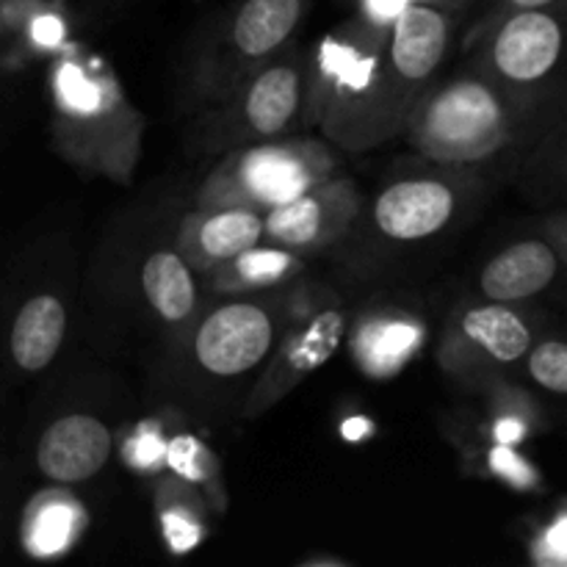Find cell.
I'll return each instance as SVG.
<instances>
[{
    "label": "cell",
    "mask_w": 567,
    "mask_h": 567,
    "mask_svg": "<svg viewBox=\"0 0 567 567\" xmlns=\"http://www.w3.org/2000/svg\"><path fill=\"white\" fill-rule=\"evenodd\" d=\"M324 125L343 144H371L396 131L419 94L402 83L388 59V25L363 20L321 48Z\"/></svg>",
    "instance_id": "obj_1"
},
{
    "label": "cell",
    "mask_w": 567,
    "mask_h": 567,
    "mask_svg": "<svg viewBox=\"0 0 567 567\" xmlns=\"http://www.w3.org/2000/svg\"><path fill=\"white\" fill-rule=\"evenodd\" d=\"M421 155L443 166H474L513 142V109L502 89L460 75L426 89L408 116Z\"/></svg>",
    "instance_id": "obj_2"
},
{
    "label": "cell",
    "mask_w": 567,
    "mask_h": 567,
    "mask_svg": "<svg viewBox=\"0 0 567 567\" xmlns=\"http://www.w3.org/2000/svg\"><path fill=\"white\" fill-rule=\"evenodd\" d=\"M332 175V158L316 142H266L230 155L205 183L203 208H252L266 214Z\"/></svg>",
    "instance_id": "obj_3"
},
{
    "label": "cell",
    "mask_w": 567,
    "mask_h": 567,
    "mask_svg": "<svg viewBox=\"0 0 567 567\" xmlns=\"http://www.w3.org/2000/svg\"><path fill=\"white\" fill-rule=\"evenodd\" d=\"M491 66L509 86H537L557 66L563 53V22L551 9L504 11L491 33Z\"/></svg>",
    "instance_id": "obj_4"
},
{
    "label": "cell",
    "mask_w": 567,
    "mask_h": 567,
    "mask_svg": "<svg viewBox=\"0 0 567 567\" xmlns=\"http://www.w3.org/2000/svg\"><path fill=\"white\" fill-rule=\"evenodd\" d=\"M275 347V321L260 305L227 302L203 319L194 336V358L208 374L238 377L252 371Z\"/></svg>",
    "instance_id": "obj_5"
},
{
    "label": "cell",
    "mask_w": 567,
    "mask_h": 567,
    "mask_svg": "<svg viewBox=\"0 0 567 567\" xmlns=\"http://www.w3.org/2000/svg\"><path fill=\"white\" fill-rule=\"evenodd\" d=\"M358 214V194L347 181H321L299 197L266 210L264 241L286 249L327 247L347 233Z\"/></svg>",
    "instance_id": "obj_6"
},
{
    "label": "cell",
    "mask_w": 567,
    "mask_h": 567,
    "mask_svg": "<svg viewBox=\"0 0 567 567\" xmlns=\"http://www.w3.org/2000/svg\"><path fill=\"white\" fill-rule=\"evenodd\" d=\"M457 210V188L443 177H404L380 192L374 225L391 241H424L437 236Z\"/></svg>",
    "instance_id": "obj_7"
},
{
    "label": "cell",
    "mask_w": 567,
    "mask_h": 567,
    "mask_svg": "<svg viewBox=\"0 0 567 567\" xmlns=\"http://www.w3.org/2000/svg\"><path fill=\"white\" fill-rule=\"evenodd\" d=\"M452 42V11L446 6L408 3L388 25V59L408 89L424 94Z\"/></svg>",
    "instance_id": "obj_8"
},
{
    "label": "cell",
    "mask_w": 567,
    "mask_h": 567,
    "mask_svg": "<svg viewBox=\"0 0 567 567\" xmlns=\"http://www.w3.org/2000/svg\"><path fill=\"white\" fill-rule=\"evenodd\" d=\"M111 449L114 435L103 421L89 413H70L55 419L42 432L37 465L55 485H78L105 468Z\"/></svg>",
    "instance_id": "obj_9"
},
{
    "label": "cell",
    "mask_w": 567,
    "mask_h": 567,
    "mask_svg": "<svg viewBox=\"0 0 567 567\" xmlns=\"http://www.w3.org/2000/svg\"><path fill=\"white\" fill-rule=\"evenodd\" d=\"M264 244V216L252 208H203L181 230V255L197 269L210 271L225 260Z\"/></svg>",
    "instance_id": "obj_10"
},
{
    "label": "cell",
    "mask_w": 567,
    "mask_h": 567,
    "mask_svg": "<svg viewBox=\"0 0 567 567\" xmlns=\"http://www.w3.org/2000/svg\"><path fill=\"white\" fill-rule=\"evenodd\" d=\"M559 269V258L546 241H518L502 249L482 269L480 288L491 302H520L546 291Z\"/></svg>",
    "instance_id": "obj_11"
},
{
    "label": "cell",
    "mask_w": 567,
    "mask_h": 567,
    "mask_svg": "<svg viewBox=\"0 0 567 567\" xmlns=\"http://www.w3.org/2000/svg\"><path fill=\"white\" fill-rule=\"evenodd\" d=\"M424 327L396 310L365 316L352 336V354L363 374L385 380L399 374L421 347Z\"/></svg>",
    "instance_id": "obj_12"
},
{
    "label": "cell",
    "mask_w": 567,
    "mask_h": 567,
    "mask_svg": "<svg viewBox=\"0 0 567 567\" xmlns=\"http://www.w3.org/2000/svg\"><path fill=\"white\" fill-rule=\"evenodd\" d=\"M305 105V72L291 61L260 70L244 97V120L255 136H280L293 125Z\"/></svg>",
    "instance_id": "obj_13"
},
{
    "label": "cell",
    "mask_w": 567,
    "mask_h": 567,
    "mask_svg": "<svg viewBox=\"0 0 567 567\" xmlns=\"http://www.w3.org/2000/svg\"><path fill=\"white\" fill-rule=\"evenodd\" d=\"M66 310L53 293H37L17 310L9 332V354L22 371H42L64 343Z\"/></svg>",
    "instance_id": "obj_14"
},
{
    "label": "cell",
    "mask_w": 567,
    "mask_h": 567,
    "mask_svg": "<svg viewBox=\"0 0 567 567\" xmlns=\"http://www.w3.org/2000/svg\"><path fill=\"white\" fill-rule=\"evenodd\" d=\"M308 0H244L230 25L233 48L244 59H264L291 39Z\"/></svg>",
    "instance_id": "obj_15"
},
{
    "label": "cell",
    "mask_w": 567,
    "mask_h": 567,
    "mask_svg": "<svg viewBox=\"0 0 567 567\" xmlns=\"http://www.w3.org/2000/svg\"><path fill=\"white\" fill-rule=\"evenodd\" d=\"M465 341L493 363H518L532 349V330L504 302L471 308L460 321Z\"/></svg>",
    "instance_id": "obj_16"
},
{
    "label": "cell",
    "mask_w": 567,
    "mask_h": 567,
    "mask_svg": "<svg viewBox=\"0 0 567 567\" xmlns=\"http://www.w3.org/2000/svg\"><path fill=\"white\" fill-rule=\"evenodd\" d=\"M343 330H347L343 316L332 310V313L319 316L302 336H297V341L288 343L286 352L277 358L275 374H271L264 385V391L271 393V396L266 399V404H269L271 399L280 396V393H286L299 377H305L308 371L319 369L324 360H330V354L336 352V347L341 343Z\"/></svg>",
    "instance_id": "obj_17"
},
{
    "label": "cell",
    "mask_w": 567,
    "mask_h": 567,
    "mask_svg": "<svg viewBox=\"0 0 567 567\" xmlns=\"http://www.w3.org/2000/svg\"><path fill=\"white\" fill-rule=\"evenodd\" d=\"M142 286L155 313L169 324H181L197 308V282L183 255L161 249L144 264Z\"/></svg>",
    "instance_id": "obj_18"
},
{
    "label": "cell",
    "mask_w": 567,
    "mask_h": 567,
    "mask_svg": "<svg viewBox=\"0 0 567 567\" xmlns=\"http://www.w3.org/2000/svg\"><path fill=\"white\" fill-rule=\"evenodd\" d=\"M83 513L66 493L48 491L31 502L25 513V546L33 557H53L66 551L81 535Z\"/></svg>",
    "instance_id": "obj_19"
},
{
    "label": "cell",
    "mask_w": 567,
    "mask_h": 567,
    "mask_svg": "<svg viewBox=\"0 0 567 567\" xmlns=\"http://www.w3.org/2000/svg\"><path fill=\"white\" fill-rule=\"evenodd\" d=\"M299 269L297 255L286 247H249L247 252L216 266L214 282L221 291H252L286 280Z\"/></svg>",
    "instance_id": "obj_20"
},
{
    "label": "cell",
    "mask_w": 567,
    "mask_h": 567,
    "mask_svg": "<svg viewBox=\"0 0 567 567\" xmlns=\"http://www.w3.org/2000/svg\"><path fill=\"white\" fill-rule=\"evenodd\" d=\"M529 374L551 393H567V347L563 341H543L529 349Z\"/></svg>",
    "instance_id": "obj_21"
},
{
    "label": "cell",
    "mask_w": 567,
    "mask_h": 567,
    "mask_svg": "<svg viewBox=\"0 0 567 567\" xmlns=\"http://www.w3.org/2000/svg\"><path fill=\"white\" fill-rule=\"evenodd\" d=\"M164 520H166V537H169V543L175 546V551L194 548V543H197V532L192 529V524H188L186 518H181L177 513H169Z\"/></svg>",
    "instance_id": "obj_22"
},
{
    "label": "cell",
    "mask_w": 567,
    "mask_h": 567,
    "mask_svg": "<svg viewBox=\"0 0 567 567\" xmlns=\"http://www.w3.org/2000/svg\"><path fill=\"white\" fill-rule=\"evenodd\" d=\"M543 548H546V554L540 557V563H551L557 567L565 565V520L563 518L551 526V532H546Z\"/></svg>",
    "instance_id": "obj_23"
},
{
    "label": "cell",
    "mask_w": 567,
    "mask_h": 567,
    "mask_svg": "<svg viewBox=\"0 0 567 567\" xmlns=\"http://www.w3.org/2000/svg\"><path fill=\"white\" fill-rule=\"evenodd\" d=\"M493 465H496L502 474H507L513 482H526V476H529L526 465H520L509 449H498V452L493 454Z\"/></svg>",
    "instance_id": "obj_24"
},
{
    "label": "cell",
    "mask_w": 567,
    "mask_h": 567,
    "mask_svg": "<svg viewBox=\"0 0 567 567\" xmlns=\"http://www.w3.org/2000/svg\"><path fill=\"white\" fill-rule=\"evenodd\" d=\"M61 33H64V28H61L59 17L42 14L37 17V22H33V37H37V42L55 44L61 39Z\"/></svg>",
    "instance_id": "obj_25"
},
{
    "label": "cell",
    "mask_w": 567,
    "mask_h": 567,
    "mask_svg": "<svg viewBox=\"0 0 567 567\" xmlns=\"http://www.w3.org/2000/svg\"><path fill=\"white\" fill-rule=\"evenodd\" d=\"M554 3H559V0H498L502 11H513V9H551Z\"/></svg>",
    "instance_id": "obj_26"
},
{
    "label": "cell",
    "mask_w": 567,
    "mask_h": 567,
    "mask_svg": "<svg viewBox=\"0 0 567 567\" xmlns=\"http://www.w3.org/2000/svg\"><path fill=\"white\" fill-rule=\"evenodd\" d=\"M498 437H502V443H513L518 441V437H524V430H520L518 424H513V421H504V424L498 426Z\"/></svg>",
    "instance_id": "obj_27"
},
{
    "label": "cell",
    "mask_w": 567,
    "mask_h": 567,
    "mask_svg": "<svg viewBox=\"0 0 567 567\" xmlns=\"http://www.w3.org/2000/svg\"><path fill=\"white\" fill-rule=\"evenodd\" d=\"M410 3H430V6H452V3H460V0H410Z\"/></svg>",
    "instance_id": "obj_28"
}]
</instances>
